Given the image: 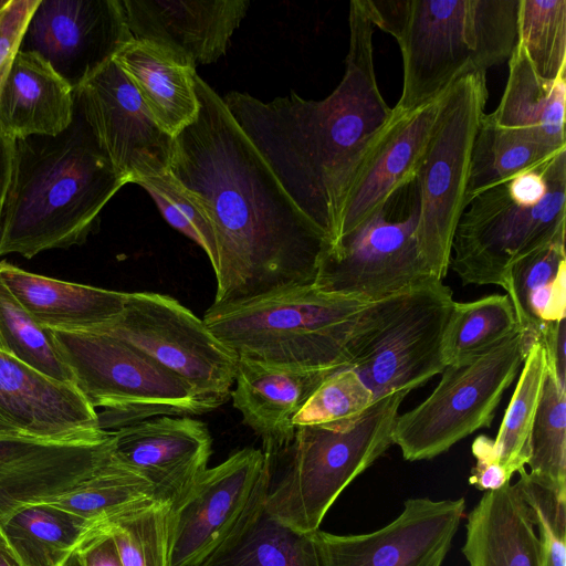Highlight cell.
<instances>
[{
    "label": "cell",
    "instance_id": "6da1fadb",
    "mask_svg": "<svg viewBox=\"0 0 566 566\" xmlns=\"http://www.w3.org/2000/svg\"><path fill=\"white\" fill-rule=\"evenodd\" d=\"M195 86L199 113L174 137L169 172L213 231L212 304L314 284L326 235L289 197L222 97L198 74Z\"/></svg>",
    "mask_w": 566,
    "mask_h": 566
},
{
    "label": "cell",
    "instance_id": "7a4b0ae2",
    "mask_svg": "<svg viewBox=\"0 0 566 566\" xmlns=\"http://www.w3.org/2000/svg\"><path fill=\"white\" fill-rule=\"evenodd\" d=\"M344 76L324 99L294 92L271 102L242 92L228 111L296 207L334 243L354 176L391 108L376 81L371 21L363 0L349 4Z\"/></svg>",
    "mask_w": 566,
    "mask_h": 566
},
{
    "label": "cell",
    "instance_id": "3957f363",
    "mask_svg": "<svg viewBox=\"0 0 566 566\" xmlns=\"http://www.w3.org/2000/svg\"><path fill=\"white\" fill-rule=\"evenodd\" d=\"M125 185L77 107L71 126L59 136L17 140L14 175L0 220V259H31L83 244L102 209Z\"/></svg>",
    "mask_w": 566,
    "mask_h": 566
},
{
    "label": "cell",
    "instance_id": "277c9868",
    "mask_svg": "<svg viewBox=\"0 0 566 566\" xmlns=\"http://www.w3.org/2000/svg\"><path fill=\"white\" fill-rule=\"evenodd\" d=\"M520 0H376V28L392 35L403 67L395 108L437 98L467 73L507 62L517 42Z\"/></svg>",
    "mask_w": 566,
    "mask_h": 566
},
{
    "label": "cell",
    "instance_id": "5b68a950",
    "mask_svg": "<svg viewBox=\"0 0 566 566\" xmlns=\"http://www.w3.org/2000/svg\"><path fill=\"white\" fill-rule=\"evenodd\" d=\"M566 149L476 195L462 213L449 269L463 285L505 289L523 258L565 240Z\"/></svg>",
    "mask_w": 566,
    "mask_h": 566
},
{
    "label": "cell",
    "instance_id": "8992f818",
    "mask_svg": "<svg viewBox=\"0 0 566 566\" xmlns=\"http://www.w3.org/2000/svg\"><path fill=\"white\" fill-rule=\"evenodd\" d=\"M369 303L314 284L212 304L209 329L238 357L305 367H346V346Z\"/></svg>",
    "mask_w": 566,
    "mask_h": 566
},
{
    "label": "cell",
    "instance_id": "52a82bcc",
    "mask_svg": "<svg viewBox=\"0 0 566 566\" xmlns=\"http://www.w3.org/2000/svg\"><path fill=\"white\" fill-rule=\"evenodd\" d=\"M407 391L374 401L357 417L296 427L275 457L285 458L265 497L269 513L300 532H315L339 494L394 444L392 428Z\"/></svg>",
    "mask_w": 566,
    "mask_h": 566
},
{
    "label": "cell",
    "instance_id": "ba28073f",
    "mask_svg": "<svg viewBox=\"0 0 566 566\" xmlns=\"http://www.w3.org/2000/svg\"><path fill=\"white\" fill-rule=\"evenodd\" d=\"M454 303L443 280L369 303L346 346V367L375 400L423 386L446 368L442 338Z\"/></svg>",
    "mask_w": 566,
    "mask_h": 566
},
{
    "label": "cell",
    "instance_id": "9c48e42d",
    "mask_svg": "<svg viewBox=\"0 0 566 566\" xmlns=\"http://www.w3.org/2000/svg\"><path fill=\"white\" fill-rule=\"evenodd\" d=\"M50 333L103 431L160 416L190 417L211 410L174 374L108 333Z\"/></svg>",
    "mask_w": 566,
    "mask_h": 566
},
{
    "label": "cell",
    "instance_id": "30bf717a",
    "mask_svg": "<svg viewBox=\"0 0 566 566\" xmlns=\"http://www.w3.org/2000/svg\"><path fill=\"white\" fill-rule=\"evenodd\" d=\"M488 99L485 74L467 73L440 95L437 118L416 175L417 241L431 274L443 280L467 208L472 148Z\"/></svg>",
    "mask_w": 566,
    "mask_h": 566
},
{
    "label": "cell",
    "instance_id": "8fae6325",
    "mask_svg": "<svg viewBox=\"0 0 566 566\" xmlns=\"http://www.w3.org/2000/svg\"><path fill=\"white\" fill-rule=\"evenodd\" d=\"M525 356L517 333L479 356L446 366L433 391L395 420L392 442L403 459H433L478 429L489 428Z\"/></svg>",
    "mask_w": 566,
    "mask_h": 566
},
{
    "label": "cell",
    "instance_id": "7c38bea8",
    "mask_svg": "<svg viewBox=\"0 0 566 566\" xmlns=\"http://www.w3.org/2000/svg\"><path fill=\"white\" fill-rule=\"evenodd\" d=\"M108 333L136 347L184 381L211 410L234 385L238 356L176 298L155 292L126 293Z\"/></svg>",
    "mask_w": 566,
    "mask_h": 566
},
{
    "label": "cell",
    "instance_id": "4fadbf2b",
    "mask_svg": "<svg viewBox=\"0 0 566 566\" xmlns=\"http://www.w3.org/2000/svg\"><path fill=\"white\" fill-rule=\"evenodd\" d=\"M397 195L356 229L327 244L315 286L373 303L434 277L418 248V189L408 207H400Z\"/></svg>",
    "mask_w": 566,
    "mask_h": 566
},
{
    "label": "cell",
    "instance_id": "5bb4252c",
    "mask_svg": "<svg viewBox=\"0 0 566 566\" xmlns=\"http://www.w3.org/2000/svg\"><path fill=\"white\" fill-rule=\"evenodd\" d=\"M74 97L98 147L126 184L169 172L174 137L157 126L113 59L75 88Z\"/></svg>",
    "mask_w": 566,
    "mask_h": 566
},
{
    "label": "cell",
    "instance_id": "9a60e30c",
    "mask_svg": "<svg viewBox=\"0 0 566 566\" xmlns=\"http://www.w3.org/2000/svg\"><path fill=\"white\" fill-rule=\"evenodd\" d=\"M132 39L119 0H40L20 51L40 55L75 90Z\"/></svg>",
    "mask_w": 566,
    "mask_h": 566
},
{
    "label": "cell",
    "instance_id": "2e32d148",
    "mask_svg": "<svg viewBox=\"0 0 566 566\" xmlns=\"http://www.w3.org/2000/svg\"><path fill=\"white\" fill-rule=\"evenodd\" d=\"M465 511L464 497H410L386 526L365 534L317 531L326 566H441Z\"/></svg>",
    "mask_w": 566,
    "mask_h": 566
},
{
    "label": "cell",
    "instance_id": "e0dca14e",
    "mask_svg": "<svg viewBox=\"0 0 566 566\" xmlns=\"http://www.w3.org/2000/svg\"><path fill=\"white\" fill-rule=\"evenodd\" d=\"M265 462L262 450L244 448L198 476L172 507L170 566H193L224 539L247 506Z\"/></svg>",
    "mask_w": 566,
    "mask_h": 566
},
{
    "label": "cell",
    "instance_id": "ac0fdd59",
    "mask_svg": "<svg viewBox=\"0 0 566 566\" xmlns=\"http://www.w3.org/2000/svg\"><path fill=\"white\" fill-rule=\"evenodd\" d=\"M112 459L151 484L159 502L177 506L207 469L212 440L206 423L160 416L111 432Z\"/></svg>",
    "mask_w": 566,
    "mask_h": 566
},
{
    "label": "cell",
    "instance_id": "d6986e66",
    "mask_svg": "<svg viewBox=\"0 0 566 566\" xmlns=\"http://www.w3.org/2000/svg\"><path fill=\"white\" fill-rule=\"evenodd\" d=\"M440 95L411 111L391 108L354 176L342 210L338 239L416 179L437 118Z\"/></svg>",
    "mask_w": 566,
    "mask_h": 566
},
{
    "label": "cell",
    "instance_id": "ffe728a7",
    "mask_svg": "<svg viewBox=\"0 0 566 566\" xmlns=\"http://www.w3.org/2000/svg\"><path fill=\"white\" fill-rule=\"evenodd\" d=\"M135 40L156 43L189 65L226 54L245 17L248 0H119Z\"/></svg>",
    "mask_w": 566,
    "mask_h": 566
},
{
    "label": "cell",
    "instance_id": "44dd1931",
    "mask_svg": "<svg viewBox=\"0 0 566 566\" xmlns=\"http://www.w3.org/2000/svg\"><path fill=\"white\" fill-rule=\"evenodd\" d=\"M99 431L95 409L74 385L49 379L0 349V433L65 441Z\"/></svg>",
    "mask_w": 566,
    "mask_h": 566
},
{
    "label": "cell",
    "instance_id": "7402d4cb",
    "mask_svg": "<svg viewBox=\"0 0 566 566\" xmlns=\"http://www.w3.org/2000/svg\"><path fill=\"white\" fill-rule=\"evenodd\" d=\"M342 366L305 367L238 357L233 407L274 458L293 440V419L319 385Z\"/></svg>",
    "mask_w": 566,
    "mask_h": 566
},
{
    "label": "cell",
    "instance_id": "603a6c76",
    "mask_svg": "<svg viewBox=\"0 0 566 566\" xmlns=\"http://www.w3.org/2000/svg\"><path fill=\"white\" fill-rule=\"evenodd\" d=\"M272 476L266 462L242 514L224 539L193 566H326L315 532H300L265 507Z\"/></svg>",
    "mask_w": 566,
    "mask_h": 566
},
{
    "label": "cell",
    "instance_id": "cb8c5ba5",
    "mask_svg": "<svg viewBox=\"0 0 566 566\" xmlns=\"http://www.w3.org/2000/svg\"><path fill=\"white\" fill-rule=\"evenodd\" d=\"M74 90L40 55L20 51L0 90V133L15 140L55 137L75 115Z\"/></svg>",
    "mask_w": 566,
    "mask_h": 566
},
{
    "label": "cell",
    "instance_id": "d4e9b609",
    "mask_svg": "<svg viewBox=\"0 0 566 566\" xmlns=\"http://www.w3.org/2000/svg\"><path fill=\"white\" fill-rule=\"evenodd\" d=\"M0 280L48 331H101L120 315L126 298L124 292L40 275L6 260H0Z\"/></svg>",
    "mask_w": 566,
    "mask_h": 566
},
{
    "label": "cell",
    "instance_id": "484cf974",
    "mask_svg": "<svg viewBox=\"0 0 566 566\" xmlns=\"http://www.w3.org/2000/svg\"><path fill=\"white\" fill-rule=\"evenodd\" d=\"M462 554L469 566H544L531 510L514 484L486 491L471 510Z\"/></svg>",
    "mask_w": 566,
    "mask_h": 566
},
{
    "label": "cell",
    "instance_id": "4316f807",
    "mask_svg": "<svg viewBox=\"0 0 566 566\" xmlns=\"http://www.w3.org/2000/svg\"><path fill=\"white\" fill-rule=\"evenodd\" d=\"M128 77L157 126L176 137L198 116L196 67L167 49L132 39L113 56Z\"/></svg>",
    "mask_w": 566,
    "mask_h": 566
},
{
    "label": "cell",
    "instance_id": "83f0119b",
    "mask_svg": "<svg viewBox=\"0 0 566 566\" xmlns=\"http://www.w3.org/2000/svg\"><path fill=\"white\" fill-rule=\"evenodd\" d=\"M507 63L503 95L489 117L500 127L555 148H566L565 74L554 81L542 78L518 41Z\"/></svg>",
    "mask_w": 566,
    "mask_h": 566
},
{
    "label": "cell",
    "instance_id": "f1b7e54d",
    "mask_svg": "<svg viewBox=\"0 0 566 566\" xmlns=\"http://www.w3.org/2000/svg\"><path fill=\"white\" fill-rule=\"evenodd\" d=\"M504 290L527 354L549 325L566 317L565 240L541 248L515 263Z\"/></svg>",
    "mask_w": 566,
    "mask_h": 566
},
{
    "label": "cell",
    "instance_id": "f546056e",
    "mask_svg": "<svg viewBox=\"0 0 566 566\" xmlns=\"http://www.w3.org/2000/svg\"><path fill=\"white\" fill-rule=\"evenodd\" d=\"M95 525L49 501L15 507L0 531L23 566H63Z\"/></svg>",
    "mask_w": 566,
    "mask_h": 566
},
{
    "label": "cell",
    "instance_id": "4dcf8cb0",
    "mask_svg": "<svg viewBox=\"0 0 566 566\" xmlns=\"http://www.w3.org/2000/svg\"><path fill=\"white\" fill-rule=\"evenodd\" d=\"M566 148H555L497 126L484 114L475 135L467 206L476 195L545 161Z\"/></svg>",
    "mask_w": 566,
    "mask_h": 566
},
{
    "label": "cell",
    "instance_id": "1f68e13d",
    "mask_svg": "<svg viewBox=\"0 0 566 566\" xmlns=\"http://www.w3.org/2000/svg\"><path fill=\"white\" fill-rule=\"evenodd\" d=\"M518 333L507 295L492 294L471 302H455L442 338L446 366L479 356Z\"/></svg>",
    "mask_w": 566,
    "mask_h": 566
},
{
    "label": "cell",
    "instance_id": "d6a6232c",
    "mask_svg": "<svg viewBox=\"0 0 566 566\" xmlns=\"http://www.w3.org/2000/svg\"><path fill=\"white\" fill-rule=\"evenodd\" d=\"M95 527L129 510L157 501L149 482L111 460L70 490L48 499Z\"/></svg>",
    "mask_w": 566,
    "mask_h": 566
},
{
    "label": "cell",
    "instance_id": "836d02e7",
    "mask_svg": "<svg viewBox=\"0 0 566 566\" xmlns=\"http://www.w3.org/2000/svg\"><path fill=\"white\" fill-rule=\"evenodd\" d=\"M547 370L545 349L537 342L525 356L521 376L494 439L499 461L511 475L527 463L530 437Z\"/></svg>",
    "mask_w": 566,
    "mask_h": 566
},
{
    "label": "cell",
    "instance_id": "e575fe53",
    "mask_svg": "<svg viewBox=\"0 0 566 566\" xmlns=\"http://www.w3.org/2000/svg\"><path fill=\"white\" fill-rule=\"evenodd\" d=\"M534 479L566 491V388L547 370L526 463Z\"/></svg>",
    "mask_w": 566,
    "mask_h": 566
},
{
    "label": "cell",
    "instance_id": "d590c367",
    "mask_svg": "<svg viewBox=\"0 0 566 566\" xmlns=\"http://www.w3.org/2000/svg\"><path fill=\"white\" fill-rule=\"evenodd\" d=\"M172 520L171 504L150 501L97 527L111 533L124 566H170Z\"/></svg>",
    "mask_w": 566,
    "mask_h": 566
},
{
    "label": "cell",
    "instance_id": "8d00e7d4",
    "mask_svg": "<svg viewBox=\"0 0 566 566\" xmlns=\"http://www.w3.org/2000/svg\"><path fill=\"white\" fill-rule=\"evenodd\" d=\"M0 347L46 378L74 385L72 373L61 358L50 331L34 321L1 280Z\"/></svg>",
    "mask_w": 566,
    "mask_h": 566
},
{
    "label": "cell",
    "instance_id": "74e56055",
    "mask_svg": "<svg viewBox=\"0 0 566 566\" xmlns=\"http://www.w3.org/2000/svg\"><path fill=\"white\" fill-rule=\"evenodd\" d=\"M517 41L535 72L554 81L566 73V0H520Z\"/></svg>",
    "mask_w": 566,
    "mask_h": 566
},
{
    "label": "cell",
    "instance_id": "f35d334b",
    "mask_svg": "<svg viewBox=\"0 0 566 566\" xmlns=\"http://www.w3.org/2000/svg\"><path fill=\"white\" fill-rule=\"evenodd\" d=\"M516 473L514 485L531 510L544 566H566V491L534 479L525 467Z\"/></svg>",
    "mask_w": 566,
    "mask_h": 566
},
{
    "label": "cell",
    "instance_id": "ab89813d",
    "mask_svg": "<svg viewBox=\"0 0 566 566\" xmlns=\"http://www.w3.org/2000/svg\"><path fill=\"white\" fill-rule=\"evenodd\" d=\"M375 401L371 391L349 368L328 376L293 419L294 427L357 417Z\"/></svg>",
    "mask_w": 566,
    "mask_h": 566
},
{
    "label": "cell",
    "instance_id": "60d3db41",
    "mask_svg": "<svg viewBox=\"0 0 566 566\" xmlns=\"http://www.w3.org/2000/svg\"><path fill=\"white\" fill-rule=\"evenodd\" d=\"M40 0H0V90Z\"/></svg>",
    "mask_w": 566,
    "mask_h": 566
},
{
    "label": "cell",
    "instance_id": "b9f144b4",
    "mask_svg": "<svg viewBox=\"0 0 566 566\" xmlns=\"http://www.w3.org/2000/svg\"><path fill=\"white\" fill-rule=\"evenodd\" d=\"M472 453L476 460L469 483L481 491H496L510 483L511 475L500 463L494 439L480 434L472 443Z\"/></svg>",
    "mask_w": 566,
    "mask_h": 566
},
{
    "label": "cell",
    "instance_id": "7bdbcfd3",
    "mask_svg": "<svg viewBox=\"0 0 566 566\" xmlns=\"http://www.w3.org/2000/svg\"><path fill=\"white\" fill-rule=\"evenodd\" d=\"M76 553L82 566H124L113 536L103 527H95Z\"/></svg>",
    "mask_w": 566,
    "mask_h": 566
},
{
    "label": "cell",
    "instance_id": "ee69618b",
    "mask_svg": "<svg viewBox=\"0 0 566 566\" xmlns=\"http://www.w3.org/2000/svg\"><path fill=\"white\" fill-rule=\"evenodd\" d=\"M539 343L546 353L548 370L566 388V321L549 325L542 334Z\"/></svg>",
    "mask_w": 566,
    "mask_h": 566
},
{
    "label": "cell",
    "instance_id": "f6af8a7d",
    "mask_svg": "<svg viewBox=\"0 0 566 566\" xmlns=\"http://www.w3.org/2000/svg\"><path fill=\"white\" fill-rule=\"evenodd\" d=\"M17 156V140L0 133V220L11 188Z\"/></svg>",
    "mask_w": 566,
    "mask_h": 566
},
{
    "label": "cell",
    "instance_id": "bcb514c9",
    "mask_svg": "<svg viewBox=\"0 0 566 566\" xmlns=\"http://www.w3.org/2000/svg\"><path fill=\"white\" fill-rule=\"evenodd\" d=\"M0 566H23L0 531Z\"/></svg>",
    "mask_w": 566,
    "mask_h": 566
},
{
    "label": "cell",
    "instance_id": "7dc6e473",
    "mask_svg": "<svg viewBox=\"0 0 566 566\" xmlns=\"http://www.w3.org/2000/svg\"><path fill=\"white\" fill-rule=\"evenodd\" d=\"M63 566H82L77 553L74 552L69 559L64 563Z\"/></svg>",
    "mask_w": 566,
    "mask_h": 566
},
{
    "label": "cell",
    "instance_id": "c3c4849f",
    "mask_svg": "<svg viewBox=\"0 0 566 566\" xmlns=\"http://www.w3.org/2000/svg\"><path fill=\"white\" fill-rule=\"evenodd\" d=\"M0 436H8V434H2V433H0Z\"/></svg>",
    "mask_w": 566,
    "mask_h": 566
},
{
    "label": "cell",
    "instance_id": "681fc988",
    "mask_svg": "<svg viewBox=\"0 0 566 566\" xmlns=\"http://www.w3.org/2000/svg\"><path fill=\"white\" fill-rule=\"evenodd\" d=\"M0 349H1V347H0Z\"/></svg>",
    "mask_w": 566,
    "mask_h": 566
}]
</instances>
